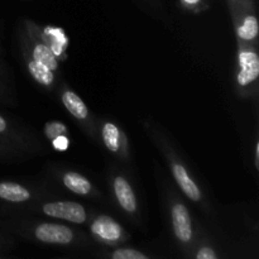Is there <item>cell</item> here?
Wrapping results in <instances>:
<instances>
[{
    "instance_id": "7a4b0ae2",
    "label": "cell",
    "mask_w": 259,
    "mask_h": 259,
    "mask_svg": "<svg viewBox=\"0 0 259 259\" xmlns=\"http://www.w3.org/2000/svg\"><path fill=\"white\" fill-rule=\"evenodd\" d=\"M37 239L45 243H53V244H67L72 240V232L70 228L58 224H40L35 229Z\"/></svg>"
},
{
    "instance_id": "6da1fadb",
    "label": "cell",
    "mask_w": 259,
    "mask_h": 259,
    "mask_svg": "<svg viewBox=\"0 0 259 259\" xmlns=\"http://www.w3.org/2000/svg\"><path fill=\"white\" fill-rule=\"evenodd\" d=\"M43 211L50 217L68 220V222L77 223V224L86 220L85 209L77 202H50L43 206Z\"/></svg>"
},
{
    "instance_id": "e0dca14e",
    "label": "cell",
    "mask_w": 259,
    "mask_h": 259,
    "mask_svg": "<svg viewBox=\"0 0 259 259\" xmlns=\"http://www.w3.org/2000/svg\"><path fill=\"white\" fill-rule=\"evenodd\" d=\"M197 259H215L217 258V254L212 252V249H209V248H202L199 253H197Z\"/></svg>"
},
{
    "instance_id": "d6986e66",
    "label": "cell",
    "mask_w": 259,
    "mask_h": 259,
    "mask_svg": "<svg viewBox=\"0 0 259 259\" xmlns=\"http://www.w3.org/2000/svg\"><path fill=\"white\" fill-rule=\"evenodd\" d=\"M5 129H7V121H5L4 118L0 115V133L5 132Z\"/></svg>"
},
{
    "instance_id": "277c9868",
    "label": "cell",
    "mask_w": 259,
    "mask_h": 259,
    "mask_svg": "<svg viewBox=\"0 0 259 259\" xmlns=\"http://www.w3.org/2000/svg\"><path fill=\"white\" fill-rule=\"evenodd\" d=\"M242 71L238 75L239 85L245 86L258 77L259 73V58L254 52H242L239 56Z\"/></svg>"
},
{
    "instance_id": "5b68a950",
    "label": "cell",
    "mask_w": 259,
    "mask_h": 259,
    "mask_svg": "<svg viewBox=\"0 0 259 259\" xmlns=\"http://www.w3.org/2000/svg\"><path fill=\"white\" fill-rule=\"evenodd\" d=\"M91 232L105 240H118L121 235V228L109 217H100L91 225Z\"/></svg>"
},
{
    "instance_id": "9c48e42d",
    "label": "cell",
    "mask_w": 259,
    "mask_h": 259,
    "mask_svg": "<svg viewBox=\"0 0 259 259\" xmlns=\"http://www.w3.org/2000/svg\"><path fill=\"white\" fill-rule=\"evenodd\" d=\"M62 103L67 110L77 119H85L88 116V108L76 94L66 91L62 95Z\"/></svg>"
},
{
    "instance_id": "7c38bea8",
    "label": "cell",
    "mask_w": 259,
    "mask_h": 259,
    "mask_svg": "<svg viewBox=\"0 0 259 259\" xmlns=\"http://www.w3.org/2000/svg\"><path fill=\"white\" fill-rule=\"evenodd\" d=\"M29 72L32 73L33 77L42 85H51L53 82V72L48 67L43 66L42 63L37 61H30L29 62Z\"/></svg>"
},
{
    "instance_id": "ffe728a7",
    "label": "cell",
    "mask_w": 259,
    "mask_h": 259,
    "mask_svg": "<svg viewBox=\"0 0 259 259\" xmlns=\"http://www.w3.org/2000/svg\"><path fill=\"white\" fill-rule=\"evenodd\" d=\"M186 4H190V5H194V4H197V3L200 2V0H184Z\"/></svg>"
},
{
    "instance_id": "8992f818",
    "label": "cell",
    "mask_w": 259,
    "mask_h": 259,
    "mask_svg": "<svg viewBox=\"0 0 259 259\" xmlns=\"http://www.w3.org/2000/svg\"><path fill=\"white\" fill-rule=\"evenodd\" d=\"M114 190H115V195L118 197L119 204L123 206V209H125L129 212H133L136 210L137 204L131 185L123 177H118L114 181Z\"/></svg>"
},
{
    "instance_id": "8fae6325",
    "label": "cell",
    "mask_w": 259,
    "mask_h": 259,
    "mask_svg": "<svg viewBox=\"0 0 259 259\" xmlns=\"http://www.w3.org/2000/svg\"><path fill=\"white\" fill-rule=\"evenodd\" d=\"M33 57H34V61L42 63L43 66H46V67H48L52 71L56 70L58 66L55 53L46 45L35 46L34 51H33Z\"/></svg>"
},
{
    "instance_id": "5bb4252c",
    "label": "cell",
    "mask_w": 259,
    "mask_h": 259,
    "mask_svg": "<svg viewBox=\"0 0 259 259\" xmlns=\"http://www.w3.org/2000/svg\"><path fill=\"white\" fill-rule=\"evenodd\" d=\"M257 33H258V22L257 19H255V17H252V15L245 18L242 27L238 29V35H239L242 39H245V40H250L253 39V38H255Z\"/></svg>"
},
{
    "instance_id": "52a82bcc",
    "label": "cell",
    "mask_w": 259,
    "mask_h": 259,
    "mask_svg": "<svg viewBox=\"0 0 259 259\" xmlns=\"http://www.w3.org/2000/svg\"><path fill=\"white\" fill-rule=\"evenodd\" d=\"M174 176L175 179H176L177 184L181 186L182 191H184L190 199L194 200V201H197V200L201 197L199 187H197L196 184L190 179L186 169H185L181 164H175L174 166Z\"/></svg>"
},
{
    "instance_id": "4fadbf2b",
    "label": "cell",
    "mask_w": 259,
    "mask_h": 259,
    "mask_svg": "<svg viewBox=\"0 0 259 259\" xmlns=\"http://www.w3.org/2000/svg\"><path fill=\"white\" fill-rule=\"evenodd\" d=\"M103 139L105 146L111 152H118L120 146V133L114 124L106 123L103 129Z\"/></svg>"
},
{
    "instance_id": "2e32d148",
    "label": "cell",
    "mask_w": 259,
    "mask_h": 259,
    "mask_svg": "<svg viewBox=\"0 0 259 259\" xmlns=\"http://www.w3.org/2000/svg\"><path fill=\"white\" fill-rule=\"evenodd\" d=\"M114 259H147L146 255L134 249H120L113 254Z\"/></svg>"
},
{
    "instance_id": "ba28073f",
    "label": "cell",
    "mask_w": 259,
    "mask_h": 259,
    "mask_svg": "<svg viewBox=\"0 0 259 259\" xmlns=\"http://www.w3.org/2000/svg\"><path fill=\"white\" fill-rule=\"evenodd\" d=\"M29 192L20 185L14 182H2L0 184V199L12 202L27 201L29 199Z\"/></svg>"
},
{
    "instance_id": "30bf717a",
    "label": "cell",
    "mask_w": 259,
    "mask_h": 259,
    "mask_svg": "<svg viewBox=\"0 0 259 259\" xmlns=\"http://www.w3.org/2000/svg\"><path fill=\"white\" fill-rule=\"evenodd\" d=\"M63 184L67 189L78 195H88L91 190V185L88 180L76 172L66 174L63 177Z\"/></svg>"
},
{
    "instance_id": "ac0fdd59",
    "label": "cell",
    "mask_w": 259,
    "mask_h": 259,
    "mask_svg": "<svg viewBox=\"0 0 259 259\" xmlns=\"http://www.w3.org/2000/svg\"><path fill=\"white\" fill-rule=\"evenodd\" d=\"M53 143H55V147L57 149H66L68 146L67 138H65V136L57 137L56 139H53Z\"/></svg>"
},
{
    "instance_id": "3957f363",
    "label": "cell",
    "mask_w": 259,
    "mask_h": 259,
    "mask_svg": "<svg viewBox=\"0 0 259 259\" xmlns=\"http://www.w3.org/2000/svg\"><path fill=\"white\" fill-rule=\"evenodd\" d=\"M172 223H174L175 234L182 242H189L192 237L191 220L186 207L181 204H177L172 210Z\"/></svg>"
},
{
    "instance_id": "9a60e30c",
    "label": "cell",
    "mask_w": 259,
    "mask_h": 259,
    "mask_svg": "<svg viewBox=\"0 0 259 259\" xmlns=\"http://www.w3.org/2000/svg\"><path fill=\"white\" fill-rule=\"evenodd\" d=\"M45 132L46 134H47L48 138H51L53 141V139H56L57 137L65 136L66 126L63 125V124L57 123V121H53V123H48L47 125H46Z\"/></svg>"
}]
</instances>
